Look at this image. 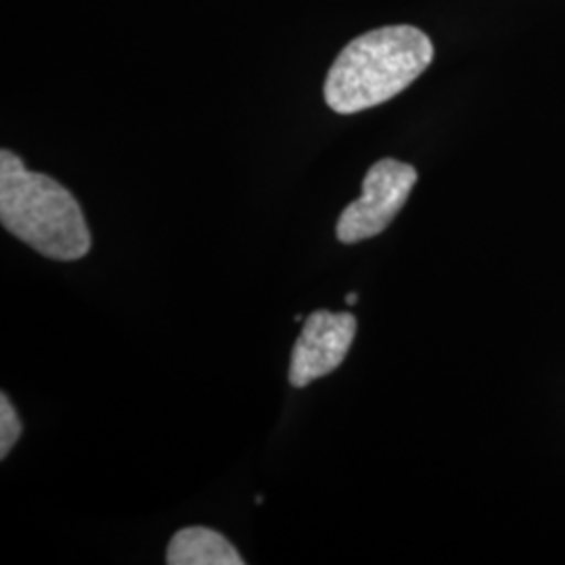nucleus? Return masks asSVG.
Masks as SVG:
<instances>
[{"label": "nucleus", "instance_id": "f257e3e1", "mask_svg": "<svg viewBox=\"0 0 565 565\" xmlns=\"http://www.w3.org/2000/svg\"><path fill=\"white\" fill-rule=\"evenodd\" d=\"M434 61V44L415 25H385L348 42L324 78L327 105L352 116L394 99Z\"/></svg>", "mask_w": 565, "mask_h": 565}, {"label": "nucleus", "instance_id": "0eeeda50", "mask_svg": "<svg viewBox=\"0 0 565 565\" xmlns=\"http://www.w3.org/2000/svg\"><path fill=\"white\" fill-rule=\"evenodd\" d=\"M345 302H348V306H354V303L359 302V294H348Z\"/></svg>", "mask_w": 565, "mask_h": 565}, {"label": "nucleus", "instance_id": "f03ea898", "mask_svg": "<svg viewBox=\"0 0 565 565\" xmlns=\"http://www.w3.org/2000/svg\"><path fill=\"white\" fill-rule=\"evenodd\" d=\"M0 223L20 242L60 263L84 258L93 237L78 200L49 174L0 151Z\"/></svg>", "mask_w": 565, "mask_h": 565}, {"label": "nucleus", "instance_id": "7ed1b4c3", "mask_svg": "<svg viewBox=\"0 0 565 565\" xmlns=\"http://www.w3.org/2000/svg\"><path fill=\"white\" fill-rule=\"evenodd\" d=\"M417 179L411 163L392 158L373 163L364 177L363 195L350 203L338 221V239L350 245L384 233L403 210Z\"/></svg>", "mask_w": 565, "mask_h": 565}, {"label": "nucleus", "instance_id": "39448f33", "mask_svg": "<svg viewBox=\"0 0 565 565\" xmlns=\"http://www.w3.org/2000/svg\"><path fill=\"white\" fill-rule=\"evenodd\" d=\"M166 564L170 565H242L237 548L221 532L191 525L177 532L168 545Z\"/></svg>", "mask_w": 565, "mask_h": 565}, {"label": "nucleus", "instance_id": "20e7f679", "mask_svg": "<svg viewBox=\"0 0 565 565\" xmlns=\"http://www.w3.org/2000/svg\"><path fill=\"white\" fill-rule=\"evenodd\" d=\"M356 327V317L350 312H312L291 352L289 384L306 387L333 373L345 361Z\"/></svg>", "mask_w": 565, "mask_h": 565}, {"label": "nucleus", "instance_id": "423d86ee", "mask_svg": "<svg viewBox=\"0 0 565 565\" xmlns=\"http://www.w3.org/2000/svg\"><path fill=\"white\" fill-rule=\"evenodd\" d=\"M23 424L15 406L9 401L7 394H0V459H7L13 446L18 445Z\"/></svg>", "mask_w": 565, "mask_h": 565}]
</instances>
